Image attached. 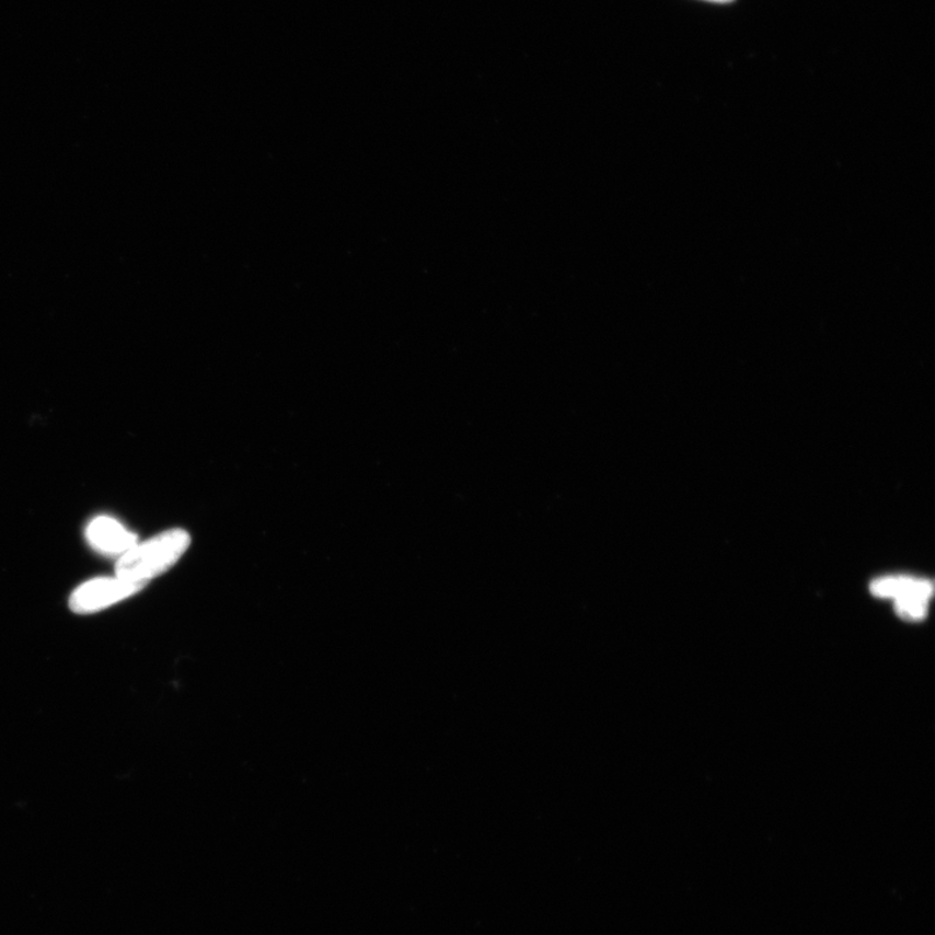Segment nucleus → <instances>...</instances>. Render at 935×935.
Masks as SVG:
<instances>
[{
    "label": "nucleus",
    "mask_w": 935,
    "mask_h": 935,
    "mask_svg": "<svg viewBox=\"0 0 935 935\" xmlns=\"http://www.w3.org/2000/svg\"><path fill=\"white\" fill-rule=\"evenodd\" d=\"M191 544V535L174 529L148 542L136 544L118 557L116 576L146 586L152 578L171 569Z\"/></svg>",
    "instance_id": "1"
},
{
    "label": "nucleus",
    "mask_w": 935,
    "mask_h": 935,
    "mask_svg": "<svg viewBox=\"0 0 935 935\" xmlns=\"http://www.w3.org/2000/svg\"><path fill=\"white\" fill-rule=\"evenodd\" d=\"M145 588L141 584L120 577H101L82 584L69 597V609L79 615L101 612L123 600L137 595Z\"/></svg>",
    "instance_id": "2"
},
{
    "label": "nucleus",
    "mask_w": 935,
    "mask_h": 935,
    "mask_svg": "<svg viewBox=\"0 0 935 935\" xmlns=\"http://www.w3.org/2000/svg\"><path fill=\"white\" fill-rule=\"evenodd\" d=\"M86 539L96 551L107 556L120 557L137 544L135 533L107 516H101L90 522Z\"/></svg>",
    "instance_id": "3"
},
{
    "label": "nucleus",
    "mask_w": 935,
    "mask_h": 935,
    "mask_svg": "<svg viewBox=\"0 0 935 935\" xmlns=\"http://www.w3.org/2000/svg\"><path fill=\"white\" fill-rule=\"evenodd\" d=\"M870 592L885 599L920 598L930 600L933 596V584L912 577H882L871 582Z\"/></svg>",
    "instance_id": "4"
},
{
    "label": "nucleus",
    "mask_w": 935,
    "mask_h": 935,
    "mask_svg": "<svg viewBox=\"0 0 935 935\" xmlns=\"http://www.w3.org/2000/svg\"><path fill=\"white\" fill-rule=\"evenodd\" d=\"M927 602H930V600L919 598H900L896 600V610L898 615L905 620L919 621L923 620L927 613Z\"/></svg>",
    "instance_id": "5"
},
{
    "label": "nucleus",
    "mask_w": 935,
    "mask_h": 935,
    "mask_svg": "<svg viewBox=\"0 0 935 935\" xmlns=\"http://www.w3.org/2000/svg\"><path fill=\"white\" fill-rule=\"evenodd\" d=\"M707 2L728 3V2H731V0H707Z\"/></svg>",
    "instance_id": "6"
}]
</instances>
